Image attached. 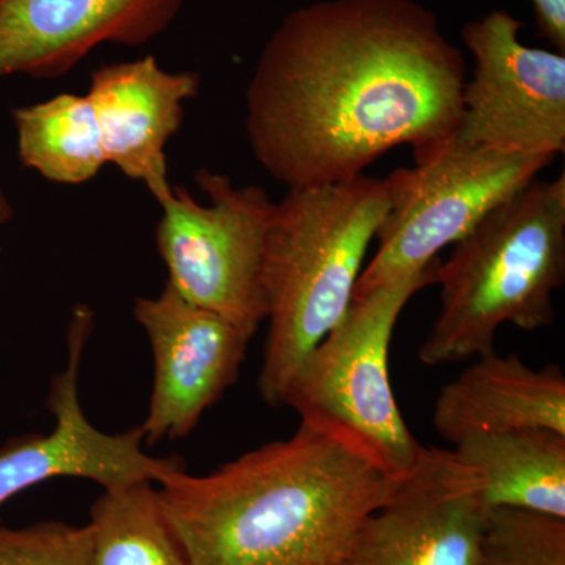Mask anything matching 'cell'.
<instances>
[{"instance_id": "19", "label": "cell", "mask_w": 565, "mask_h": 565, "mask_svg": "<svg viewBox=\"0 0 565 565\" xmlns=\"http://www.w3.org/2000/svg\"><path fill=\"white\" fill-rule=\"evenodd\" d=\"M0 565H92L90 526L63 522L0 525Z\"/></svg>"}, {"instance_id": "18", "label": "cell", "mask_w": 565, "mask_h": 565, "mask_svg": "<svg viewBox=\"0 0 565 565\" xmlns=\"http://www.w3.org/2000/svg\"><path fill=\"white\" fill-rule=\"evenodd\" d=\"M478 565H565V520L493 509L487 519Z\"/></svg>"}, {"instance_id": "3", "label": "cell", "mask_w": 565, "mask_h": 565, "mask_svg": "<svg viewBox=\"0 0 565 565\" xmlns=\"http://www.w3.org/2000/svg\"><path fill=\"white\" fill-rule=\"evenodd\" d=\"M385 180L289 189L264 236L262 286L269 321L258 388L282 405L308 353L348 313L364 256L388 214Z\"/></svg>"}, {"instance_id": "20", "label": "cell", "mask_w": 565, "mask_h": 565, "mask_svg": "<svg viewBox=\"0 0 565 565\" xmlns=\"http://www.w3.org/2000/svg\"><path fill=\"white\" fill-rule=\"evenodd\" d=\"M542 39L565 54V0H531Z\"/></svg>"}, {"instance_id": "1", "label": "cell", "mask_w": 565, "mask_h": 565, "mask_svg": "<svg viewBox=\"0 0 565 565\" xmlns=\"http://www.w3.org/2000/svg\"><path fill=\"white\" fill-rule=\"evenodd\" d=\"M465 58L418 0H319L286 14L245 93L256 161L288 189L352 180L385 152L415 163L455 136Z\"/></svg>"}, {"instance_id": "21", "label": "cell", "mask_w": 565, "mask_h": 565, "mask_svg": "<svg viewBox=\"0 0 565 565\" xmlns=\"http://www.w3.org/2000/svg\"><path fill=\"white\" fill-rule=\"evenodd\" d=\"M11 217H13V207H11L9 196L6 195L2 185H0V225L10 222Z\"/></svg>"}, {"instance_id": "14", "label": "cell", "mask_w": 565, "mask_h": 565, "mask_svg": "<svg viewBox=\"0 0 565 565\" xmlns=\"http://www.w3.org/2000/svg\"><path fill=\"white\" fill-rule=\"evenodd\" d=\"M434 429L448 444L479 434L550 429L565 435V375L556 364L527 366L516 353L476 356L441 388Z\"/></svg>"}, {"instance_id": "6", "label": "cell", "mask_w": 565, "mask_h": 565, "mask_svg": "<svg viewBox=\"0 0 565 565\" xmlns=\"http://www.w3.org/2000/svg\"><path fill=\"white\" fill-rule=\"evenodd\" d=\"M553 161L449 140L433 158L394 170L385 178L390 207L375 236L377 250L356 280L352 302L422 273Z\"/></svg>"}, {"instance_id": "11", "label": "cell", "mask_w": 565, "mask_h": 565, "mask_svg": "<svg viewBox=\"0 0 565 565\" xmlns=\"http://www.w3.org/2000/svg\"><path fill=\"white\" fill-rule=\"evenodd\" d=\"M134 318L154 356L150 408L140 426L145 441L185 437L236 382L252 338L228 319L182 299L169 285L154 299H137Z\"/></svg>"}, {"instance_id": "4", "label": "cell", "mask_w": 565, "mask_h": 565, "mask_svg": "<svg viewBox=\"0 0 565 565\" xmlns=\"http://www.w3.org/2000/svg\"><path fill=\"white\" fill-rule=\"evenodd\" d=\"M565 280V177L534 180L494 207L438 263L440 311L418 356L426 366L494 351L504 323L534 332L555 322Z\"/></svg>"}, {"instance_id": "10", "label": "cell", "mask_w": 565, "mask_h": 565, "mask_svg": "<svg viewBox=\"0 0 565 565\" xmlns=\"http://www.w3.org/2000/svg\"><path fill=\"white\" fill-rule=\"evenodd\" d=\"M489 512L448 449L426 448L396 493L364 516L337 565H478Z\"/></svg>"}, {"instance_id": "8", "label": "cell", "mask_w": 565, "mask_h": 565, "mask_svg": "<svg viewBox=\"0 0 565 565\" xmlns=\"http://www.w3.org/2000/svg\"><path fill=\"white\" fill-rule=\"evenodd\" d=\"M522 29L505 10L463 25L476 66L451 141L555 159L565 150V54L526 46Z\"/></svg>"}, {"instance_id": "13", "label": "cell", "mask_w": 565, "mask_h": 565, "mask_svg": "<svg viewBox=\"0 0 565 565\" xmlns=\"http://www.w3.org/2000/svg\"><path fill=\"white\" fill-rule=\"evenodd\" d=\"M199 92V74L163 70L152 55L93 71L85 96L98 120L107 163L143 182L156 202L172 189L167 143L181 129L185 102Z\"/></svg>"}, {"instance_id": "17", "label": "cell", "mask_w": 565, "mask_h": 565, "mask_svg": "<svg viewBox=\"0 0 565 565\" xmlns=\"http://www.w3.org/2000/svg\"><path fill=\"white\" fill-rule=\"evenodd\" d=\"M90 514L92 565H189L151 481L104 490Z\"/></svg>"}, {"instance_id": "12", "label": "cell", "mask_w": 565, "mask_h": 565, "mask_svg": "<svg viewBox=\"0 0 565 565\" xmlns=\"http://www.w3.org/2000/svg\"><path fill=\"white\" fill-rule=\"evenodd\" d=\"M185 0H0V79H55L104 43L140 46Z\"/></svg>"}, {"instance_id": "9", "label": "cell", "mask_w": 565, "mask_h": 565, "mask_svg": "<svg viewBox=\"0 0 565 565\" xmlns=\"http://www.w3.org/2000/svg\"><path fill=\"white\" fill-rule=\"evenodd\" d=\"M90 311H77L70 329L68 366L52 379L47 407L55 416L50 435L17 438L0 449V505L14 494L54 478H84L107 489L159 482L182 468L180 459H158L141 449V427L104 434L84 414L79 371L92 330Z\"/></svg>"}, {"instance_id": "5", "label": "cell", "mask_w": 565, "mask_h": 565, "mask_svg": "<svg viewBox=\"0 0 565 565\" xmlns=\"http://www.w3.org/2000/svg\"><path fill=\"white\" fill-rule=\"evenodd\" d=\"M437 262L360 300L308 353L282 405L303 424L332 435L393 479L407 478L426 448L405 424L390 384V343L416 292L435 282Z\"/></svg>"}, {"instance_id": "7", "label": "cell", "mask_w": 565, "mask_h": 565, "mask_svg": "<svg viewBox=\"0 0 565 565\" xmlns=\"http://www.w3.org/2000/svg\"><path fill=\"white\" fill-rule=\"evenodd\" d=\"M195 182L206 204L182 185H172L158 202L156 244L167 285L252 338L267 316L263 245L275 203L259 185L237 188L232 178L207 169L195 173Z\"/></svg>"}, {"instance_id": "2", "label": "cell", "mask_w": 565, "mask_h": 565, "mask_svg": "<svg viewBox=\"0 0 565 565\" xmlns=\"http://www.w3.org/2000/svg\"><path fill=\"white\" fill-rule=\"evenodd\" d=\"M404 479L300 423L214 473L163 476L158 494L189 565H337Z\"/></svg>"}, {"instance_id": "15", "label": "cell", "mask_w": 565, "mask_h": 565, "mask_svg": "<svg viewBox=\"0 0 565 565\" xmlns=\"http://www.w3.org/2000/svg\"><path fill=\"white\" fill-rule=\"evenodd\" d=\"M487 509H516L565 520V435L509 430L463 438L448 449Z\"/></svg>"}, {"instance_id": "16", "label": "cell", "mask_w": 565, "mask_h": 565, "mask_svg": "<svg viewBox=\"0 0 565 565\" xmlns=\"http://www.w3.org/2000/svg\"><path fill=\"white\" fill-rule=\"evenodd\" d=\"M18 154L28 169L61 184L93 180L107 163L98 120L87 96H54L13 110Z\"/></svg>"}]
</instances>
